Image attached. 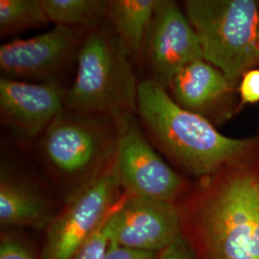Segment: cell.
I'll use <instances>...</instances> for the list:
<instances>
[{
    "mask_svg": "<svg viewBox=\"0 0 259 259\" xmlns=\"http://www.w3.org/2000/svg\"><path fill=\"white\" fill-rule=\"evenodd\" d=\"M178 206L203 259H259V153L201 178Z\"/></svg>",
    "mask_w": 259,
    "mask_h": 259,
    "instance_id": "cell-1",
    "label": "cell"
},
{
    "mask_svg": "<svg viewBox=\"0 0 259 259\" xmlns=\"http://www.w3.org/2000/svg\"><path fill=\"white\" fill-rule=\"evenodd\" d=\"M137 114L154 147L191 176L203 178L258 154V136H224L211 122L178 105L165 88L150 78L139 82Z\"/></svg>",
    "mask_w": 259,
    "mask_h": 259,
    "instance_id": "cell-2",
    "label": "cell"
},
{
    "mask_svg": "<svg viewBox=\"0 0 259 259\" xmlns=\"http://www.w3.org/2000/svg\"><path fill=\"white\" fill-rule=\"evenodd\" d=\"M139 83L132 60L106 21L83 40L76 78L66 89L65 108L120 119L137 113Z\"/></svg>",
    "mask_w": 259,
    "mask_h": 259,
    "instance_id": "cell-3",
    "label": "cell"
},
{
    "mask_svg": "<svg viewBox=\"0 0 259 259\" xmlns=\"http://www.w3.org/2000/svg\"><path fill=\"white\" fill-rule=\"evenodd\" d=\"M122 118L83 114L65 108L37 140V154L44 163L71 185L70 198L112 164Z\"/></svg>",
    "mask_w": 259,
    "mask_h": 259,
    "instance_id": "cell-4",
    "label": "cell"
},
{
    "mask_svg": "<svg viewBox=\"0 0 259 259\" xmlns=\"http://www.w3.org/2000/svg\"><path fill=\"white\" fill-rule=\"evenodd\" d=\"M184 5L204 61L232 83L259 65V1L186 0Z\"/></svg>",
    "mask_w": 259,
    "mask_h": 259,
    "instance_id": "cell-5",
    "label": "cell"
},
{
    "mask_svg": "<svg viewBox=\"0 0 259 259\" xmlns=\"http://www.w3.org/2000/svg\"><path fill=\"white\" fill-rule=\"evenodd\" d=\"M113 169L130 196L177 204L187 189L185 179L156 151L136 114L121 119Z\"/></svg>",
    "mask_w": 259,
    "mask_h": 259,
    "instance_id": "cell-6",
    "label": "cell"
},
{
    "mask_svg": "<svg viewBox=\"0 0 259 259\" xmlns=\"http://www.w3.org/2000/svg\"><path fill=\"white\" fill-rule=\"evenodd\" d=\"M119 187L112 162L101 176L66 201L47 227L41 259H74L114 208Z\"/></svg>",
    "mask_w": 259,
    "mask_h": 259,
    "instance_id": "cell-7",
    "label": "cell"
},
{
    "mask_svg": "<svg viewBox=\"0 0 259 259\" xmlns=\"http://www.w3.org/2000/svg\"><path fill=\"white\" fill-rule=\"evenodd\" d=\"M89 31L55 25L44 34L16 38L0 47L4 78L31 83L58 82V77L79 55Z\"/></svg>",
    "mask_w": 259,
    "mask_h": 259,
    "instance_id": "cell-8",
    "label": "cell"
},
{
    "mask_svg": "<svg viewBox=\"0 0 259 259\" xmlns=\"http://www.w3.org/2000/svg\"><path fill=\"white\" fill-rule=\"evenodd\" d=\"M200 60V40L185 13L175 1L157 0L142 53L149 78L168 90L183 68Z\"/></svg>",
    "mask_w": 259,
    "mask_h": 259,
    "instance_id": "cell-9",
    "label": "cell"
},
{
    "mask_svg": "<svg viewBox=\"0 0 259 259\" xmlns=\"http://www.w3.org/2000/svg\"><path fill=\"white\" fill-rule=\"evenodd\" d=\"M109 243L160 252L183 235L178 204L130 196L114 206L103 226Z\"/></svg>",
    "mask_w": 259,
    "mask_h": 259,
    "instance_id": "cell-10",
    "label": "cell"
},
{
    "mask_svg": "<svg viewBox=\"0 0 259 259\" xmlns=\"http://www.w3.org/2000/svg\"><path fill=\"white\" fill-rule=\"evenodd\" d=\"M66 89L60 83H31L0 79L2 123L19 139L38 140L65 109Z\"/></svg>",
    "mask_w": 259,
    "mask_h": 259,
    "instance_id": "cell-11",
    "label": "cell"
},
{
    "mask_svg": "<svg viewBox=\"0 0 259 259\" xmlns=\"http://www.w3.org/2000/svg\"><path fill=\"white\" fill-rule=\"evenodd\" d=\"M167 92L182 108L203 116L213 125L230 119L238 111L236 84L204 60L183 68L173 78Z\"/></svg>",
    "mask_w": 259,
    "mask_h": 259,
    "instance_id": "cell-12",
    "label": "cell"
},
{
    "mask_svg": "<svg viewBox=\"0 0 259 259\" xmlns=\"http://www.w3.org/2000/svg\"><path fill=\"white\" fill-rule=\"evenodd\" d=\"M52 205L44 195L16 176L6 163L0 174V223L3 227L47 229L54 219Z\"/></svg>",
    "mask_w": 259,
    "mask_h": 259,
    "instance_id": "cell-13",
    "label": "cell"
},
{
    "mask_svg": "<svg viewBox=\"0 0 259 259\" xmlns=\"http://www.w3.org/2000/svg\"><path fill=\"white\" fill-rule=\"evenodd\" d=\"M157 0H109L107 22L133 63L142 53Z\"/></svg>",
    "mask_w": 259,
    "mask_h": 259,
    "instance_id": "cell-14",
    "label": "cell"
},
{
    "mask_svg": "<svg viewBox=\"0 0 259 259\" xmlns=\"http://www.w3.org/2000/svg\"><path fill=\"white\" fill-rule=\"evenodd\" d=\"M49 21L89 32L107 21L106 0H42Z\"/></svg>",
    "mask_w": 259,
    "mask_h": 259,
    "instance_id": "cell-15",
    "label": "cell"
},
{
    "mask_svg": "<svg viewBox=\"0 0 259 259\" xmlns=\"http://www.w3.org/2000/svg\"><path fill=\"white\" fill-rule=\"evenodd\" d=\"M49 22L42 0H0V35L7 37Z\"/></svg>",
    "mask_w": 259,
    "mask_h": 259,
    "instance_id": "cell-16",
    "label": "cell"
},
{
    "mask_svg": "<svg viewBox=\"0 0 259 259\" xmlns=\"http://www.w3.org/2000/svg\"><path fill=\"white\" fill-rule=\"evenodd\" d=\"M239 110L245 105L259 103V68H252L242 76L237 85Z\"/></svg>",
    "mask_w": 259,
    "mask_h": 259,
    "instance_id": "cell-17",
    "label": "cell"
},
{
    "mask_svg": "<svg viewBox=\"0 0 259 259\" xmlns=\"http://www.w3.org/2000/svg\"><path fill=\"white\" fill-rule=\"evenodd\" d=\"M102 226L93 233L92 237L85 242V244L78 251L74 259H102L109 240L106 232H104Z\"/></svg>",
    "mask_w": 259,
    "mask_h": 259,
    "instance_id": "cell-18",
    "label": "cell"
},
{
    "mask_svg": "<svg viewBox=\"0 0 259 259\" xmlns=\"http://www.w3.org/2000/svg\"><path fill=\"white\" fill-rule=\"evenodd\" d=\"M0 259H37L27 246L9 237H5L0 244Z\"/></svg>",
    "mask_w": 259,
    "mask_h": 259,
    "instance_id": "cell-19",
    "label": "cell"
},
{
    "mask_svg": "<svg viewBox=\"0 0 259 259\" xmlns=\"http://www.w3.org/2000/svg\"><path fill=\"white\" fill-rule=\"evenodd\" d=\"M159 252L133 250L109 243L102 259H157Z\"/></svg>",
    "mask_w": 259,
    "mask_h": 259,
    "instance_id": "cell-20",
    "label": "cell"
},
{
    "mask_svg": "<svg viewBox=\"0 0 259 259\" xmlns=\"http://www.w3.org/2000/svg\"><path fill=\"white\" fill-rule=\"evenodd\" d=\"M157 259H196V256L184 235H182L166 249L160 251Z\"/></svg>",
    "mask_w": 259,
    "mask_h": 259,
    "instance_id": "cell-21",
    "label": "cell"
},
{
    "mask_svg": "<svg viewBox=\"0 0 259 259\" xmlns=\"http://www.w3.org/2000/svg\"><path fill=\"white\" fill-rule=\"evenodd\" d=\"M258 139H259V136H258ZM258 153H259V149H258Z\"/></svg>",
    "mask_w": 259,
    "mask_h": 259,
    "instance_id": "cell-22",
    "label": "cell"
},
{
    "mask_svg": "<svg viewBox=\"0 0 259 259\" xmlns=\"http://www.w3.org/2000/svg\"><path fill=\"white\" fill-rule=\"evenodd\" d=\"M258 1H259V0H258Z\"/></svg>",
    "mask_w": 259,
    "mask_h": 259,
    "instance_id": "cell-23",
    "label": "cell"
}]
</instances>
